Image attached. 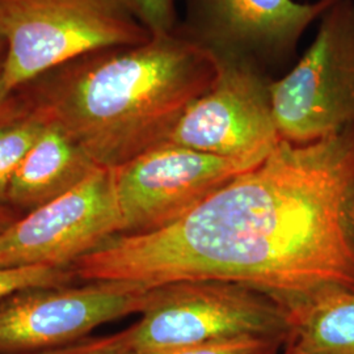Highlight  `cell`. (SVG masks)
I'll use <instances>...</instances> for the list:
<instances>
[{
	"mask_svg": "<svg viewBox=\"0 0 354 354\" xmlns=\"http://www.w3.org/2000/svg\"><path fill=\"white\" fill-rule=\"evenodd\" d=\"M95 165L62 129L48 124L13 176L7 205L26 214L75 188Z\"/></svg>",
	"mask_w": 354,
	"mask_h": 354,
	"instance_id": "8fae6325",
	"label": "cell"
},
{
	"mask_svg": "<svg viewBox=\"0 0 354 354\" xmlns=\"http://www.w3.org/2000/svg\"><path fill=\"white\" fill-rule=\"evenodd\" d=\"M120 234L113 171L97 168L0 232V268L71 266Z\"/></svg>",
	"mask_w": 354,
	"mask_h": 354,
	"instance_id": "30bf717a",
	"label": "cell"
},
{
	"mask_svg": "<svg viewBox=\"0 0 354 354\" xmlns=\"http://www.w3.org/2000/svg\"><path fill=\"white\" fill-rule=\"evenodd\" d=\"M1 66H0V75H1ZM29 112L30 109L24 97L19 92L7 91L3 87L0 80V127L12 122Z\"/></svg>",
	"mask_w": 354,
	"mask_h": 354,
	"instance_id": "ac0fdd59",
	"label": "cell"
},
{
	"mask_svg": "<svg viewBox=\"0 0 354 354\" xmlns=\"http://www.w3.org/2000/svg\"><path fill=\"white\" fill-rule=\"evenodd\" d=\"M0 80L10 92L92 51L152 37L125 0H0Z\"/></svg>",
	"mask_w": 354,
	"mask_h": 354,
	"instance_id": "277c9868",
	"label": "cell"
},
{
	"mask_svg": "<svg viewBox=\"0 0 354 354\" xmlns=\"http://www.w3.org/2000/svg\"><path fill=\"white\" fill-rule=\"evenodd\" d=\"M337 0H185L177 32L215 62L252 66L268 75L294 57L306 30Z\"/></svg>",
	"mask_w": 354,
	"mask_h": 354,
	"instance_id": "52a82bcc",
	"label": "cell"
},
{
	"mask_svg": "<svg viewBox=\"0 0 354 354\" xmlns=\"http://www.w3.org/2000/svg\"><path fill=\"white\" fill-rule=\"evenodd\" d=\"M35 354H129L122 330L100 337H86Z\"/></svg>",
	"mask_w": 354,
	"mask_h": 354,
	"instance_id": "e0dca14e",
	"label": "cell"
},
{
	"mask_svg": "<svg viewBox=\"0 0 354 354\" xmlns=\"http://www.w3.org/2000/svg\"><path fill=\"white\" fill-rule=\"evenodd\" d=\"M247 169L171 142L140 153L112 169L121 234H147L176 223Z\"/></svg>",
	"mask_w": 354,
	"mask_h": 354,
	"instance_id": "ba28073f",
	"label": "cell"
},
{
	"mask_svg": "<svg viewBox=\"0 0 354 354\" xmlns=\"http://www.w3.org/2000/svg\"><path fill=\"white\" fill-rule=\"evenodd\" d=\"M152 289L122 281L30 288L0 298V354H35L79 342L102 324L142 314Z\"/></svg>",
	"mask_w": 354,
	"mask_h": 354,
	"instance_id": "8992f818",
	"label": "cell"
},
{
	"mask_svg": "<svg viewBox=\"0 0 354 354\" xmlns=\"http://www.w3.org/2000/svg\"><path fill=\"white\" fill-rule=\"evenodd\" d=\"M213 84L183 114L168 142L253 168L279 145L272 76L252 66L216 62Z\"/></svg>",
	"mask_w": 354,
	"mask_h": 354,
	"instance_id": "9c48e42d",
	"label": "cell"
},
{
	"mask_svg": "<svg viewBox=\"0 0 354 354\" xmlns=\"http://www.w3.org/2000/svg\"><path fill=\"white\" fill-rule=\"evenodd\" d=\"M348 219H349V227H351V234L354 241V192L349 203V209H348Z\"/></svg>",
	"mask_w": 354,
	"mask_h": 354,
	"instance_id": "ffe728a7",
	"label": "cell"
},
{
	"mask_svg": "<svg viewBox=\"0 0 354 354\" xmlns=\"http://www.w3.org/2000/svg\"><path fill=\"white\" fill-rule=\"evenodd\" d=\"M21 213L16 212L11 206L0 203V232H3L8 226H11L15 221H17Z\"/></svg>",
	"mask_w": 354,
	"mask_h": 354,
	"instance_id": "d6986e66",
	"label": "cell"
},
{
	"mask_svg": "<svg viewBox=\"0 0 354 354\" xmlns=\"http://www.w3.org/2000/svg\"><path fill=\"white\" fill-rule=\"evenodd\" d=\"M140 315L122 330L129 353H160L243 339L288 342L292 327L290 314L264 292L218 279L156 286Z\"/></svg>",
	"mask_w": 354,
	"mask_h": 354,
	"instance_id": "3957f363",
	"label": "cell"
},
{
	"mask_svg": "<svg viewBox=\"0 0 354 354\" xmlns=\"http://www.w3.org/2000/svg\"><path fill=\"white\" fill-rule=\"evenodd\" d=\"M6 53H7V44H6V39L3 37L1 32H0V66L4 62Z\"/></svg>",
	"mask_w": 354,
	"mask_h": 354,
	"instance_id": "44dd1931",
	"label": "cell"
},
{
	"mask_svg": "<svg viewBox=\"0 0 354 354\" xmlns=\"http://www.w3.org/2000/svg\"><path fill=\"white\" fill-rule=\"evenodd\" d=\"M79 282L70 266L0 268V298L30 288L61 286Z\"/></svg>",
	"mask_w": 354,
	"mask_h": 354,
	"instance_id": "5bb4252c",
	"label": "cell"
},
{
	"mask_svg": "<svg viewBox=\"0 0 354 354\" xmlns=\"http://www.w3.org/2000/svg\"><path fill=\"white\" fill-rule=\"evenodd\" d=\"M45 127L46 121L30 111L0 127V203L7 205V194L13 176Z\"/></svg>",
	"mask_w": 354,
	"mask_h": 354,
	"instance_id": "4fadbf2b",
	"label": "cell"
},
{
	"mask_svg": "<svg viewBox=\"0 0 354 354\" xmlns=\"http://www.w3.org/2000/svg\"><path fill=\"white\" fill-rule=\"evenodd\" d=\"M216 73L214 58L176 30L92 51L16 92L95 165L113 169L168 142Z\"/></svg>",
	"mask_w": 354,
	"mask_h": 354,
	"instance_id": "7a4b0ae2",
	"label": "cell"
},
{
	"mask_svg": "<svg viewBox=\"0 0 354 354\" xmlns=\"http://www.w3.org/2000/svg\"><path fill=\"white\" fill-rule=\"evenodd\" d=\"M177 0H125L129 10L151 36L176 32L178 26Z\"/></svg>",
	"mask_w": 354,
	"mask_h": 354,
	"instance_id": "9a60e30c",
	"label": "cell"
},
{
	"mask_svg": "<svg viewBox=\"0 0 354 354\" xmlns=\"http://www.w3.org/2000/svg\"><path fill=\"white\" fill-rule=\"evenodd\" d=\"M285 345L286 340L283 339H243L171 352L146 354H279Z\"/></svg>",
	"mask_w": 354,
	"mask_h": 354,
	"instance_id": "2e32d148",
	"label": "cell"
},
{
	"mask_svg": "<svg viewBox=\"0 0 354 354\" xmlns=\"http://www.w3.org/2000/svg\"><path fill=\"white\" fill-rule=\"evenodd\" d=\"M353 192L354 127L307 145L281 140L176 223L115 235L70 268L79 282H236L292 320L322 298L354 292Z\"/></svg>",
	"mask_w": 354,
	"mask_h": 354,
	"instance_id": "6da1fadb",
	"label": "cell"
},
{
	"mask_svg": "<svg viewBox=\"0 0 354 354\" xmlns=\"http://www.w3.org/2000/svg\"><path fill=\"white\" fill-rule=\"evenodd\" d=\"M291 324L283 354H354V292L322 298Z\"/></svg>",
	"mask_w": 354,
	"mask_h": 354,
	"instance_id": "7c38bea8",
	"label": "cell"
},
{
	"mask_svg": "<svg viewBox=\"0 0 354 354\" xmlns=\"http://www.w3.org/2000/svg\"><path fill=\"white\" fill-rule=\"evenodd\" d=\"M281 140L307 145L354 127V0H337L290 71L270 84Z\"/></svg>",
	"mask_w": 354,
	"mask_h": 354,
	"instance_id": "5b68a950",
	"label": "cell"
}]
</instances>
